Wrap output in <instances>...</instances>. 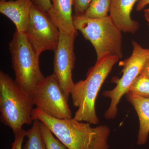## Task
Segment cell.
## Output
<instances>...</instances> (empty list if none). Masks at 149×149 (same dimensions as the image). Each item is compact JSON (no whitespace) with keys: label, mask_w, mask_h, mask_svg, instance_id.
<instances>
[{"label":"cell","mask_w":149,"mask_h":149,"mask_svg":"<svg viewBox=\"0 0 149 149\" xmlns=\"http://www.w3.org/2000/svg\"><path fill=\"white\" fill-rule=\"evenodd\" d=\"M32 119L49 128L67 149H109L110 129L107 125L91 127V123L74 118L61 119L52 117L36 107Z\"/></svg>","instance_id":"1"},{"label":"cell","mask_w":149,"mask_h":149,"mask_svg":"<svg viewBox=\"0 0 149 149\" xmlns=\"http://www.w3.org/2000/svg\"><path fill=\"white\" fill-rule=\"evenodd\" d=\"M120 59L115 56L104 58L96 62L88 70L85 80L74 83L70 95L72 104L78 108L73 118L80 121L98 124L95 103L102 85L111 72L115 64Z\"/></svg>","instance_id":"2"},{"label":"cell","mask_w":149,"mask_h":149,"mask_svg":"<svg viewBox=\"0 0 149 149\" xmlns=\"http://www.w3.org/2000/svg\"><path fill=\"white\" fill-rule=\"evenodd\" d=\"M34 102L31 96L8 74L0 71L1 120L15 134L33 120Z\"/></svg>","instance_id":"3"},{"label":"cell","mask_w":149,"mask_h":149,"mask_svg":"<svg viewBox=\"0 0 149 149\" xmlns=\"http://www.w3.org/2000/svg\"><path fill=\"white\" fill-rule=\"evenodd\" d=\"M76 30L80 31L95 48L97 61L110 56L122 58V35L121 31L109 16L93 18L84 14L73 15Z\"/></svg>","instance_id":"4"},{"label":"cell","mask_w":149,"mask_h":149,"mask_svg":"<svg viewBox=\"0 0 149 149\" xmlns=\"http://www.w3.org/2000/svg\"><path fill=\"white\" fill-rule=\"evenodd\" d=\"M15 82L30 95L45 79L40 67V56L24 32L16 31L9 44Z\"/></svg>","instance_id":"5"},{"label":"cell","mask_w":149,"mask_h":149,"mask_svg":"<svg viewBox=\"0 0 149 149\" xmlns=\"http://www.w3.org/2000/svg\"><path fill=\"white\" fill-rule=\"evenodd\" d=\"M132 54L125 60L120 62L123 67L120 78L114 77L112 82L116 84L112 90L104 91L103 95L110 100V104L105 112L104 117L107 120L114 119L117 116L118 106L124 95L129 91L130 85L140 74L143 66L149 58V49L143 48L136 41H132Z\"/></svg>","instance_id":"6"},{"label":"cell","mask_w":149,"mask_h":149,"mask_svg":"<svg viewBox=\"0 0 149 149\" xmlns=\"http://www.w3.org/2000/svg\"><path fill=\"white\" fill-rule=\"evenodd\" d=\"M35 52L40 56L45 51L54 52L58 44L59 30L48 13L33 3L29 24L24 32Z\"/></svg>","instance_id":"7"},{"label":"cell","mask_w":149,"mask_h":149,"mask_svg":"<svg viewBox=\"0 0 149 149\" xmlns=\"http://www.w3.org/2000/svg\"><path fill=\"white\" fill-rule=\"evenodd\" d=\"M31 97L34 105L46 114L61 119L72 118L68 101L54 73L45 77Z\"/></svg>","instance_id":"8"},{"label":"cell","mask_w":149,"mask_h":149,"mask_svg":"<svg viewBox=\"0 0 149 149\" xmlns=\"http://www.w3.org/2000/svg\"><path fill=\"white\" fill-rule=\"evenodd\" d=\"M59 30V39L54 52V72L65 98L68 101L74 82L72 72L75 64L74 42L77 34Z\"/></svg>","instance_id":"9"},{"label":"cell","mask_w":149,"mask_h":149,"mask_svg":"<svg viewBox=\"0 0 149 149\" xmlns=\"http://www.w3.org/2000/svg\"><path fill=\"white\" fill-rule=\"evenodd\" d=\"M138 1L111 0L109 16L121 32L134 34L139 29V22L131 17L133 6Z\"/></svg>","instance_id":"10"},{"label":"cell","mask_w":149,"mask_h":149,"mask_svg":"<svg viewBox=\"0 0 149 149\" xmlns=\"http://www.w3.org/2000/svg\"><path fill=\"white\" fill-rule=\"evenodd\" d=\"M32 0L0 1V12L8 17L18 32H25L29 24Z\"/></svg>","instance_id":"11"},{"label":"cell","mask_w":149,"mask_h":149,"mask_svg":"<svg viewBox=\"0 0 149 149\" xmlns=\"http://www.w3.org/2000/svg\"><path fill=\"white\" fill-rule=\"evenodd\" d=\"M52 8L47 13L52 20L62 30L68 34L78 33L72 15L73 0H51Z\"/></svg>","instance_id":"12"},{"label":"cell","mask_w":149,"mask_h":149,"mask_svg":"<svg viewBox=\"0 0 149 149\" xmlns=\"http://www.w3.org/2000/svg\"><path fill=\"white\" fill-rule=\"evenodd\" d=\"M127 100L134 107L139 120V129L137 143L145 145L148 139L149 135V98L142 97L131 93L125 95Z\"/></svg>","instance_id":"13"},{"label":"cell","mask_w":149,"mask_h":149,"mask_svg":"<svg viewBox=\"0 0 149 149\" xmlns=\"http://www.w3.org/2000/svg\"><path fill=\"white\" fill-rule=\"evenodd\" d=\"M26 132L27 140L23 146V149H46L41 136L40 121L39 120H34L32 127Z\"/></svg>","instance_id":"14"},{"label":"cell","mask_w":149,"mask_h":149,"mask_svg":"<svg viewBox=\"0 0 149 149\" xmlns=\"http://www.w3.org/2000/svg\"><path fill=\"white\" fill-rule=\"evenodd\" d=\"M111 0H92L84 14L93 18H101L109 16Z\"/></svg>","instance_id":"15"},{"label":"cell","mask_w":149,"mask_h":149,"mask_svg":"<svg viewBox=\"0 0 149 149\" xmlns=\"http://www.w3.org/2000/svg\"><path fill=\"white\" fill-rule=\"evenodd\" d=\"M40 129L46 149H67L58 139L55 138L53 133L47 126L40 121Z\"/></svg>","instance_id":"16"},{"label":"cell","mask_w":149,"mask_h":149,"mask_svg":"<svg viewBox=\"0 0 149 149\" xmlns=\"http://www.w3.org/2000/svg\"><path fill=\"white\" fill-rule=\"evenodd\" d=\"M128 91L142 97L149 98V78L139 74L130 85Z\"/></svg>","instance_id":"17"},{"label":"cell","mask_w":149,"mask_h":149,"mask_svg":"<svg viewBox=\"0 0 149 149\" xmlns=\"http://www.w3.org/2000/svg\"><path fill=\"white\" fill-rule=\"evenodd\" d=\"M92 0H73V9L74 14L80 15L85 13Z\"/></svg>","instance_id":"18"},{"label":"cell","mask_w":149,"mask_h":149,"mask_svg":"<svg viewBox=\"0 0 149 149\" xmlns=\"http://www.w3.org/2000/svg\"><path fill=\"white\" fill-rule=\"evenodd\" d=\"M26 131L22 128L20 131L14 134L15 140L12 144L11 149H22V143L26 136Z\"/></svg>","instance_id":"19"},{"label":"cell","mask_w":149,"mask_h":149,"mask_svg":"<svg viewBox=\"0 0 149 149\" xmlns=\"http://www.w3.org/2000/svg\"><path fill=\"white\" fill-rule=\"evenodd\" d=\"M34 4L42 10L47 13L52 8L51 0H34Z\"/></svg>","instance_id":"20"},{"label":"cell","mask_w":149,"mask_h":149,"mask_svg":"<svg viewBox=\"0 0 149 149\" xmlns=\"http://www.w3.org/2000/svg\"><path fill=\"white\" fill-rule=\"evenodd\" d=\"M149 4V0H139L136 5V10L141 11Z\"/></svg>","instance_id":"21"},{"label":"cell","mask_w":149,"mask_h":149,"mask_svg":"<svg viewBox=\"0 0 149 149\" xmlns=\"http://www.w3.org/2000/svg\"><path fill=\"white\" fill-rule=\"evenodd\" d=\"M140 74L149 78V58L144 64Z\"/></svg>","instance_id":"22"},{"label":"cell","mask_w":149,"mask_h":149,"mask_svg":"<svg viewBox=\"0 0 149 149\" xmlns=\"http://www.w3.org/2000/svg\"><path fill=\"white\" fill-rule=\"evenodd\" d=\"M144 16L149 25V8L144 10Z\"/></svg>","instance_id":"23"},{"label":"cell","mask_w":149,"mask_h":149,"mask_svg":"<svg viewBox=\"0 0 149 149\" xmlns=\"http://www.w3.org/2000/svg\"><path fill=\"white\" fill-rule=\"evenodd\" d=\"M3 1H6V0H3Z\"/></svg>","instance_id":"24"}]
</instances>
